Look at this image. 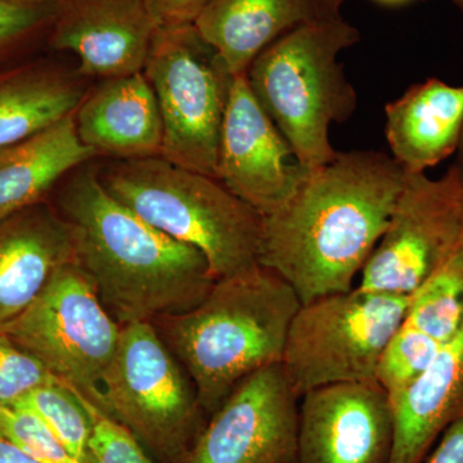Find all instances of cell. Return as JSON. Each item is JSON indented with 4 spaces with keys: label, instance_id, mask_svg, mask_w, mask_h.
<instances>
[{
    "label": "cell",
    "instance_id": "cell-6",
    "mask_svg": "<svg viewBox=\"0 0 463 463\" xmlns=\"http://www.w3.org/2000/svg\"><path fill=\"white\" fill-rule=\"evenodd\" d=\"M94 404L166 463L183 462L209 419L152 322L123 326Z\"/></svg>",
    "mask_w": 463,
    "mask_h": 463
},
{
    "label": "cell",
    "instance_id": "cell-27",
    "mask_svg": "<svg viewBox=\"0 0 463 463\" xmlns=\"http://www.w3.org/2000/svg\"><path fill=\"white\" fill-rule=\"evenodd\" d=\"M58 380L41 361L0 334V405H12L33 389Z\"/></svg>",
    "mask_w": 463,
    "mask_h": 463
},
{
    "label": "cell",
    "instance_id": "cell-16",
    "mask_svg": "<svg viewBox=\"0 0 463 463\" xmlns=\"http://www.w3.org/2000/svg\"><path fill=\"white\" fill-rule=\"evenodd\" d=\"M75 125L94 156L123 161L161 156L163 120L143 72L100 80L76 109Z\"/></svg>",
    "mask_w": 463,
    "mask_h": 463
},
{
    "label": "cell",
    "instance_id": "cell-26",
    "mask_svg": "<svg viewBox=\"0 0 463 463\" xmlns=\"http://www.w3.org/2000/svg\"><path fill=\"white\" fill-rule=\"evenodd\" d=\"M0 437L39 463H85L63 446L41 417L26 408L0 405Z\"/></svg>",
    "mask_w": 463,
    "mask_h": 463
},
{
    "label": "cell",
    "instance_id": "cell-34",
    "mask_svg": "<svg viewBox=\"0 0 463 463\" xmlns=\"http://www.w3.org/2000/svg\"><path fill=\"white\" fill-rule=\"evenodd\" d=\"M457 154H458V161H457V165L461 167L463 169V132H462V138L461 143H459L458 151H457Z\"/></svg>",
    "mask_w": 463,
    "mask_h": 463
},
{
    "label": "cell",
    "instance_id": "cell-28",
    "mask_svg": "<svg viewBox=\"0 0 463 463\" xmlns=\"http://www.w3.org/2000/svg\"><path fill=\"white\" fill-rule=\"evenodd\" d=\"M93 421L90 453L93 463H154L147 450L120 423L84 398Z\"/></svg>",
    "mask_w": 463,
    "mask_h": 463
},
{
    "label": "cell",
    "instance_id": "cell-36",
    "mask_svg": "<svg viewBox=\"0 0 463 463\" xmlns=\"http://www.w3.org/2000/svg\"><path fill=\"white\" fill-rule=\"evenodd\" d=\"M453 3H455L456 7L463 14V0H453Z\"/></svg>",
    "mask_w": 463,
    "mask_h": 463
},
{
    "label": "cell",
    "instance_id": "cell-15",
    "mask_svg": "<svg viewBox=\"0 0 463 463\" xmlns=\"http://www.w3.org/2000/svg\"><path fill=\"white\" fill-rule=\"evenodd\" d=\"M70 263H75L71 228L48 200L0 219V334Z\"/></svg>",
    "mask_w": 463,
    "mask_h": 463
},
{
    "label": "cell",
    "instance_id": "cell-19",
    "mask_svg": "<svg viewBox=\"0 0 463 463\" xmlns=\"http://www.w3.org/2000/svg\"><path fill=\"white\" fill-rule=\"evenodd\" d=\"M317 18L316 0H213L194 25L237 76L277 39Z\"/></svg>",
    "mask_w": 463,
    "mask_h": 463
},
{
    "label": "cell",
    "instance_id": "cell-23",
    "mask_svg": "<svg viewBox=\"0 0 463 463\" xmlns=\"http://www.w3.org/2000/svg\"><path fill=\"white\" fill-rule=\"evenodd\" d=\"M14 407L26 408L41 417L63 446L85 463H93L90 439L93 421L84 399L61 380L33 389Z\"/></svg>",
    "mask_w": 463,
    "mask_h": 463
},
{
    "label": "cell",
    "instance_id": "cell-33",
    "mask_svg": "<svg viewBox=\"0 0 463 463\" xmlns=\"http://www.w3.org/2000/svg\"><path fill=\"white\" fill-rule=\"evenodd\" d=\"M374 2L388 5V7H398V5H408V3L414 2V0H374Z\"/></svg>",
    "mask_w": 463,
    "mask_h": 463
},
{
    "label": "cell",
    "instance_id": "cell-21",
    "mask_svg": "<svg viewBox=\"0 0 463 463\" xmlns=\"http://www.w3.org/2000/svg\"><path fill=\"white\" fill-rule=\"evenodd\" d=\"M93 157L76 133L75 112L0 149V219L47 200L70 173Z\"/></svg>",
    "mask_w": 463,
    "mask_h": 463
},
{
    "label": "cell",
    "instance_id": "cell-29",
    "mask_svg": "<svg viewBox=\"0 0 463 463\" xmlns=\"http://www.w3.org/2000/svg\"><path fill=\"white\" fill-rule=\"evenodd\" d=\"M158 27L194 24L213 0H146Z\"/></svg>",
    "mask_w": 463,
    "mask_h": 463
},
{
    "label": "cell",
    "instance_id": "cell-18",
    "mask_svg": "<svg viewBox=\"0 0 463 463\" xmlns=\"http://www.w3.org/2000/svg\"><path fill=\"white\" fill-rule=\"evenodd\" d=\"M389 401L394 421L390 463H422L448 426L463 417V326L426 373Z\"/></svg>",
    "mask_w": 463,
    "mask_h": 463
},
{
    "label": "cell",
    "instance_id": "cell-31",
    "mask_svg": "<svg viewBox=\"0 0 463 463\" xmlns=\"http://www.w3.org/2000/svg\"><path fill=\"white\" fill-rule=\"evenodd\" d=\"M0 463H39L26 455L16 444L0 437Z\"/></svg>",
    "mask_w": 463,
    "mask_h": 463
},
{
    "label": "cell",
    "instance_id": "cell-20",
    "mask_svg": "<svg viewBox=\"0 0 463 463\" xmlns=\"http://www.w3.org/2000/svg\"><path fill=\"white\" fill-rule=\"evenodd\" d=\"M80 78L51 58L0 67V149L74 114L87 94Z\"/></svg>",
    "mask_w": 463,
    "mask_h": 463
},
{
    "label": "cell",
    "instance_id": "cell-1",
    "mask_svg": "<svg viewBox=\"0 0 463 463\" xmlns=\"http://www.w3.org/2000/svg\"><path fill=\"white\" fill-rule=\"evenodd\" d=\"M405 174L390 155L370 149L337 152L307 170L291 199L261 216L259 263L285 279L301 304L354 288Z\"/></svg>",
    "mask_w": 463,
    "mask_h": 463
},
{
    "label": "cell",
    "instance_id": "cell-14",
    "mask_svg": "<svg viewBox=\"0 0 463 463\" xmlns=\"http://www.w3.org/2000/svg\"><path fill=\"white\" fill-rule=\"evenodd\" d=\"M158 25L146 0H62L48 48L72 53L83 78L143 72Z\"/></svg>",
    "mask_w": 463,
    "mask_h": 463
},
{
    "label": "cell",
    "instance_id": "cell-5",
    "mask_svg": "<svg viewBox=\"0 0 463 463\" xmlns=\"http://www.w3.org/2000/svg\"><path fill=\"white\" fill-rule=\"evenodd\" d=\"M99 174L139 218L203 252L215 281L260 267L261 215L218 179L163 157L115 160Z\"/></svg>",
    "mask_w": 463,
    "mask_h": 463
},
{
    "label": "cell",
    "instance_id": "cell-32",
    "mask_svg": "<svg viewBox=\"0 0 463 463\" xmlns=\"http://www.w3.org/2000/svg\"><path fill=\"white\" fill-rule=\"evenodd\" d=\"M345 0H316L321 17L341 16L340 11Z\"/></svg>",
    "mask_w": 463,
    "mask_h": 463
},
{
    "label": "cell",
    "instance_id": "cell-7",
    "mask_svg": "<svg viewBox=\"0 0 463 463\" xmlns=\"http://www.w3.org/2000/svg\"><path fill=\"white\" fill-rule=\"evenodd\" d=\"M410 297L359 288L301 304L289 325L282 370L298 398L335 383L376 381L381 353L403 325Z\"/></svg>",
    "mask_w": 463,
    "mask_h": 463
},
{
    "label": "cell",
    "instance_id": "cell-10",
    "mask_svg": "<svg viewBox=\"0 0 463 463\" xmlns=\"http://www.w3.org/2000/svg\"><path fill=\"white\" fill-rule=\"evenodd\" d=\"M462 170L431 179L405 174L388 227L361 272L358 288L411 297L461 243Z\"/></svg>",
    "mask_w": 463,
    "mask_h": 463
},
{
    "label": "cell",
    "instance_id": "cell-4",
    "mask_svg": "<svg viewBox=\"0 0 463 463\" xmlns=\"http://www.w3.org/2000/svg\"><path fill=\"white\" fill-rule=\"evenodd\" d=\"M359 39L341 16L317 18L277 39L246 72L255 99L307 170L336 157L331 127L355 112L358 96L339 57Z\"/></svg>",
    "mask_w": 463,
    "mask_h": 463
},
{
    "label": "cell",
    "instance_id": "cell-24",
    "mask_svg": "<svg viewBox=\"0 0 463 463\" xmlns=\"http://www.w3.org/2000/svg\"><path fill=\"white\" fill-rule=\"evenodd\" d=\"M62 0H0V67L48 47Z\"/></svg>",
    "mask_w": 463,
    "mask_h": 463
},
{
    "label": "cell",
    "instance_id": "cell-11",
    "mask_svg": "<svg viewBox=\"0 0 463 463\" xmlns=\"http://www.w3.org/2000/svg\"><path fill=\"white\" fill-rule=\"evenodd\" d=\"M298 401L281 364L261 368L207 419L182 463H298Z\"/></svg>",
    "mask_w": 463,
    "mask_h": 463
},
{
    "label": "cell",
    "instance_id": "cell-2",
    "mask_svg": "<svg viewBox=\"0 0 463 463\" xmlns=\"http://www.w3.org/2000/svg\"><path fill=\"white\" fill-rule=\"evenodd\" d=\"M72 232L75 264L121 326L178 316L214 286L199 250L152 227L115 199L87 163L69 174L56 205Z\"/></svg>",
    "mask_w": 463,
    "mask_h": 463
},
{
    "label": "cell",
    "instance_id": "cell-17",
    "mask_svg": "<svg viewBox=\"0 0 463 463\" xmlns=\"http://www.w3.org/2000/svg\"><path fill=\"white\" fill-rule=\"evenodd\" d=\"M385 115L390 156L405 173H426L458 151L463 87L428 79L389 102Z\"/></svg>",
    "mask_w": 463,
    "mask_h": 463
},
{
    "label": "cell",
    "instance_id": "cell-3",
    "mask_svg": "<svg viewBox=\"0 0 463 463\" xmlns=\"http://www.w3.org/2000/svg\"><path fill=\"white\" fill-rule=\"evenodd\" d=\"M300 306L294 288L260 265L218 279L199 306L160 319L164 341L191 377L207 417L250 374L281 364Z\"/></svg>",
    "mask_w": 463,
    "mask_h": 463
},
{
    "label": "cell",
    "instance_id": "cell-13",
    "mask_svg": "<svg viewBox=\"0 0 463 463\" xmlns=\"http://www.w3.org/2000/svg\"><path fill=\"white\" fill-rule=\"evenodd\" d=\"M394 421L376 381L335 383L298 404V463H390Z\"/></svg>",
    "mask_w": 463,
    "mask_h": 463
},
{
    "label": "cell",
    "instance_id": "cell-35",
    "mask_svg": "<svg viewBox=\"0 0 463 463\" xmlns=\"http://www.w3.org/2000/svg\"><path fill=\"white\" fill-rule=\"evenodd\" d=\"M462 170V213H461V223H462V233H461V241L463 243V169Z\"/></svg>",
    "mask_w": 463,
    "mask_h": 463
},
{
    "label": "cell",
    "instance_id": "cell-25",
    "mask_svg": "<svg viewBox=\"0 0 463 463\" xmlns=\"http://www.w3.org/2000/svg\"><path fill=\"white\" fill-rule=\"evenodd\" d=\"M441 346L443 344L403 322L381 353L376 383L389 398L398 397L426 373Z\"/></svg>",
    "mask_w": 463,
    "mask_h": 463
},
{
    "label": "cell",
    "instance_id": "cell-8",
    "mask_svg": "<svg viewBox=\"0 0 463 463\" xmlns=\"http://www.w3.org/2000/svg\"><path fill=\"white\" fill-rule=\"evenodd\" d=\"M143 74L163 120L164 160L216 179L234 76L194 24L158 27Z\"/></svg>",
    "mask_w": 463,
    "mask_h": 463
},
{
    "label": "cell",
    "instance_id": "cell-30",
    "mask_svg": "<svg viewBox=\"0 0 463 463\" xmlns=\"http://www.w3.org/2000/svg\"><path fill=\"white\" fill-rule=\"evenodd\" d=\"M440 437L422 463H463V417L450 423Z\"/></svg>",
    "mask_w": 463,
    "mask_h": 463
},
{
    "label": "cell",
    "instance_id": "cell-9",
    "mask_svg": "<svg viewBox=\"0 0 463 463\" xmlns=\"http://www.w3.org/2000/svg\"><path fill=\"white\" fill-rule=\"evenodd\" d=\"M121 328L100 303L90 277L70 263L2 334L94 403Z\"/></svg>",
    "mask_w": 463,
    "mask_h": 463
},
{
    "label": "cell",
    "instance_id": "cell-22",
    "mask_svg": "<svg viewBox=\"0 0 463 463\" xmlns=\"http://www.w3.org/2000/svg\"><path fill=\"white\" fill-rule=\"evenodd\" d=\"M404 322L447 344L463 326V243L410 297Z\"/></svg>",
    "mask_w": 463,
    "mask_h": 463
},
{
    "label": "cell",
    "instance_id": "cell-12",
    "mask_svg": "<svg viewBox=\"0 0 463 463\" xmlns=\"http://www.w3.org/2000/svg\"><path fill=\"white\" fill-rule=\"evenodd\" d=\"M250 88L234 76L219 141L216 179L261 216L295 194L307 173Z\"/></svg>",
    "mask_w": 463,
    "mask_h": 463
}]
</instances>
